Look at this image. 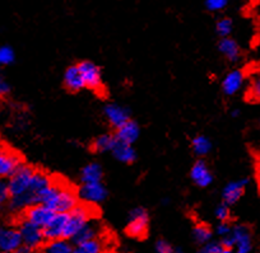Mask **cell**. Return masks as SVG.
I'll use <instances>...</instances> for the list:
<instances>
[{
	"label": "cell",
	"instance_id": "6da1fadb",
	"mask_svg": "<svg viewBox=\"0 0 260 253\" xmlns=\"http://www.w3.org/2000/svg\"><path fill=\"white\" fill-rule=\"evenodd\" d=\"M78 194L68 185L55 181L42 197L41 204L55 212H71L78 206Z\"/></svg>",
	"mask_w": 260,
	"mask_h": 253
},
{
	"label": "cell",
	"instance_id": "7a4b0ae2",
	"mask_svg": "<svg viewBox=\"0 0 260 253\" xmlns=\"http://www.w3.org/2000/svg\"><path fill=\"white\" fill-rule=\"evenodd\" d=\"M94 211L91 205H78L76 209L68 212V222L65 227L64 239L72 240V238L84 227L92 222Z\"/></svg>",
	"mask_w": 260,
	"mask_h": 253
},
{
	"label": "cell",
	"instance_id": "3957f363",
	"mask_svg": "<svg viewBox=\"0 0 260 253\" xmlns=\"http://www.w3.org/2000/svg\"><path fill=\"white\" fill-rule=\"evenodd\" d=\"M35 172H36L35 168L29 167V165L27 164H22L21 167L9 177L7 182H8L11 199L22 196V195H24L28 191L29 185H31L32 178H34Z\"/></svg>",
	"mask_w": 260,
	"mask_h": 253
},
{
	"label": "cell",
	"instance_id": "277c9868",
	"mask_svg": "<svg viewBox=\"0 0 260 253\" xmlns=\"http://www.w3.org/2000/svg\"><path fill=\"white\" fill-rule=\"evenodd\" d=\"M148 225L149 215L147 210L144 207H136L129 214V220H127L126 225L127 235L138 238V239L144 238L148 232Z\"/></svg>",
	"mask_w": 260,
	"mask_h": 253
},
{
	"label": "cell",
	"instance_id": "5b68a950",
	"mask_svg": "<svg viewBox=\"0 0 260 253\" xmlns=\"http://www.w3.org/2000/svg\"><path fill=\"white\" fill-rule=\"evenodd\" d=\"M23 164L18 153L0 144V178H9Z\"/></svg>",
	"mask_w": 260,
	"mask_h": 253
},
{
	"label": "cell",
	"instance_id": "8992f818",
	"mask_svg": "<svg viewBox=\"0 0 260 253\" xmlns=\"http://www.w3.org/2000/svg\"><path fill=\"white\" fill-rule=\"evenodd\" d=\"M18 229L19 233H21L22 244L24 247L31 248L32 250L41 247L45 240H46L44 235V229L37 227V225L32 224V223L27 222V220L23 219V222L19 224Z\"/></svg>",
	"mask_w": 260,
	"mask_h": 253
},
{
	"label": "cell",
	"instance_id": "52a82bcc",
	"mask_svg": "<svg viewBox=\"0 0 260 253\" xmlns=\"http://www.w3.org/2000/svg\"><path fill=\"white\" fill-rule=\"evenodd\" d=\"M22 245L18 228L0 225V253H14Z\"/></svg>",
	"mask_w": 260,
	"mask_h": 253
},
{
	"label": "cell",
	"instance_id": "ba28073f",
	"mask_svg": "<svg viewBox=\"0 0 260 253\" xmlns=\"http://www.w3.org/2000/svg\"><path fill=\"white\" fill-rule=\"evenodd\" d=\"M81 70L82 78H83L86 88L92 91H100L104 86L102 83V73L101 69L92 61H82L78 64Z\"/></svg>",
	"mask_w": 260,
	"mask_h": 253
},
{
	"label": "cell",
	"instance_id": "9c48e42d",
	"mask_svg": "<svg viewBox=\"0 0 260 253\" xmlns=\"http://www.w3.org/2000/svg\"><path fill=\"white\" fill-rule=\"evenodd\" d=\"M78 197L87 205H97L107 197V190L102 182L82 185L78 190Z\"/></svg>",
	"mask_w": 260,
	"mask_h": 253
},
{
	"label": "cell",
	"instance_id": "30bf717a",
	"mask_svg": "<svg viewBox=\"0 0 260 253\" xmlns=\"http://www.w3.org/2000/svg\"><path fill=\"white\" fill-rule=\"evenodd\" d=\"M55 214H56V212L52 211L51 209H49V207L45 206V205L37 204L24 210V220H27V222L32 223V224L37 225V227L44 229V228L51 222V219L55 216Z\"/></svg>",
	"mask_w": 260,
	"mask_h": 253
},
{
	"label": "cell",
	"instance_id": "8fae6325",
	"mask_svg": "<svg viewBox=\"0 0 260 253\" xmlns=\"http://www.w3.org/2000/svg\"><path fill=\"white\" fill-rule=\"evenodd\" d=\"M67 222H68V212H56L51 222L44 228L45 239L49 242V240L64 238Z\"/></svg>",
	"mask_w": 260,
	"mask_h": 253
},
{
	"label": "cell",
	"instance_id": "7c38bea8",
	"mask_svg": "<svg viewBox=\"0 0 260 253\" xmlns=\"http://www.w3.org/2000/svg\"><path fill=\"white\" fill-rule=\"evenodd\" d=\"M190 178L198 187L206 189V187H208L213 182V173H212L208 164L203 159H199L191 167Z\"/></svg>",
	"mask_w": 260,
	"mask_h": 253
},
{
	"label": "cell",
	"instance_id": "4fadbf2b",
	"mask_svg": "<svg viewBox=\"0 0 260 253\" xmlns=\"http://www.w3.org/2000/svg\"><path fill=\"white\" fill-rule=\"evenodd\" d=\"M247 184H249L247 178H240L236 181L229 182L222 191V200H223L224 204L229 205V206L236 204L244 195Z\"/></svg>",
	"mask_w": 260,
	"mask_h": 253
},
{
	"label": "cell",
	"instance_id": "5bb4252c",
	"mask_svg": "<svg viewBox=\"0 0 260 253\" xmlns=\"http://www.w3.org/2000/svg\"><path fill=\"white\" fill-rule=\"evenodd\" d=\"M235 243V252L236 253H250L252 249L251 233L245 225H236L232 228L231 233Z\"/></svg>",
	"mask_w": 260,
	"mask_h": 253
},
{
	"label": "cell",
	"instance_id": "9a60e30c",
	"mask_svg": "<svg viewBox=\"0 0 260 253\" xmlns=\"http://www.w3.org/2000/svg\"><path fill=\"white\" fill-rule=\"evenodd\" d=\"M104 115L107 121H109V124L115 129H117V127H120L122 124L130 120L129 110L116 103L107 104L104 109Z\"/></svg>",
	"mask_w": 260,
	"mask_h": 253
},
{
	"label": "cell",
	"instance_id": "2e32d148",
	"mask_svg": "<svg viewBox=\"0 0 260 253\" xmlns=\"http://www.w3.org/2000/svg\"><path fill=\"white\" fill-rule=\"evenodd\" d=\"M115 136H116L117 141L125 142V144L133 145L134 142L138 140L139 135H141V127L136 121L130 119L121 126L115 129Z\"/></svg>",
	"mask_w": 260,
	"mask_h": 253
},
{
	"label": "cell",
	"instance_id": "e0dca14e",
	"mask_svg": "<svg viewBox=\"0 0 260 253\" xmlns=\"http://www.w3.org/2000/svg\"><path fill=\"white\" fill-rule=\"evenodd\" d=\"M245 83V75L241 70H232L227 73L222 80V91L226 96H235L237 92L241 91Z\"/></svg>",
	"mask_w": 260,
	"mask_h": 253
},
{
	"label": "cell",
	"instance_id": "ac0fdd59",
	"mask_svg": "<svg viewBox=\"0 0 260 253\" xmlns=\"http://www.w3.org/2000/svg\"><path fill=\"white\" fill-rule=\"evenodd\" d=\"M64 84L71 92H79L86 88L78 65H72L65 70Z\"/></svg>",
	"mask_w": 260,
	"mask_h": 253
},
{
	"label": "cell",
	"instance_id": "d6986e66",
	"mask_svg": "<svg viewBox=\"0 0 260 253\" xmlns=\"http://www.w3.org/2000/svg\"><path fill=\"white\" fill-rule=\"evenodd\" d=\"M112 157L124 164H132L137 159V153L133 145L125 144V142L117 141L111 152Z\"/></svg>",
	"mask_w": 260,
	"mask_h": 253
},
{
	"label": "cell",
	"instance_id": "ffe728a7",
	"mask_svg": "<svg viewBox=\"0 0 260 253\" xmlns=\"http://www.w3.org/2000/svg\"><path fill=\"white\" fill-rule=\"evenodd\" d=\"M102 177H104V171L99 163H89V164L84 165L81 171L82 185L99 184V182H102Z\"/></svg>",
	"mask_w": 260,
	"mask_h": 253
},
{
	"label": "cell",
	"instance_id": "44dd1931",
	"mask_svg": "<svg viewBox=\"0 0 260 253\" xmlns=\"http://www.w3.org/2000/svg\"><path fill=\"white\" fill-rule=\"evenodd\" d=\"M218 50L229 61H237L240 59V47L237 42L231 37H224L218 42Z\"/></svg>",
	"mask_w": 260,
	"mask_h": 253
},
{
	"label": "cell",
	"instance_id": "7402d4cb",
	"mask_svg": "<svg viewBox=\"0 0 260 253\" xmlns=\"http://www.w3.org/2000/svg\"><path fill=\"white\" fill-rule=\"evenodd\" d=\"M117 139L115 135L111 134H104L100 135L94 141L92 142V150L96 153H107L112 152L114 147L116 145Z\"/></svg>",
	"mask_w": 260,
	"mask_h": 253
},
{
	"label": "cell",
	"instance_id": "603a6c76",
	"mask_svg": "<svg viewBox=\"0 0 260 253\" xmlns=\"http://www.w3.org/2000/svg\"><path fill=\"white\" fill-rule=\"evenodd\" d=\"M73 243L68 239H55L49 240L44 245V252L42 253H73Z\"/></svg>",
	"mask_w": 260,
	"mask_h": 253
},
{
	"label": "cell",
	"instance_id": "cb8c5ba5",
	"mask_svg": "<svg viewBox=\"0 0 260 253\" xmlns=\"http://www.w3.org/2000/svg\"><path fill=\"white\" fill-rule=\"evenodd\" d=\"M97 233H99V230H97V225L94 224L93 222H89L88 224L84 225V227L82 228V229L79 230L73 238H72L71 242L73 243V245H77V244H81V243L88 242V240L96 239Z\"/></svg>",
	"mask_w": 260,
	"mask_h": 253
},
{
	"label": "cell",
	"instance_id": "d4e9b609",
	"mask_svg": "<svg viewBox=\"0 0 260 253\" xmlns=\"http://www.w3.org/2000/svg\"><path fill=\"white\" fill-rule=\"evenodd\" d=\"M192 152L198 157H206L212 152V141L204 135H197L191 140Z\"/></svg>",
	"mask_w": 260,
	"mask_h": 253
},
{
	"label": "cell",
	"instance_id": "484cf974",
	"mask_svg": "<svg viewBox=\"0 0 260 253\" xmlns=\"http://www.w3.org/2000/svg\"><path fill=\"white\" fill-rule=\"evenodd\" d=\"M192 237H194L195 242L199 244L206 245L207 243L212 242V237H213V232L211 228L206 224H198L195 225L192 229Z\"/></svg>",
	"mask_w": 260,
	"mask_h": 253
},
{
	"label": "cell",
	"instance_id": "4316f807",
	"mask_svg": "<svg viewBox=\"0 0 260 253\" xmlns=\"http://www.w3.org/2000/svg\"><path fill=\"white\" fill-rule=\"evenodd\" d=\"M73 253H102L101 240L96 238V239L74 245Z\"/></svg>",
	"mask_w": 260,
	"mask_h": 253
},
{
	"label": "cell",
	"instance_id": "83f0119b",
	"mask_svg": "<svg viewBox=\"0 0 260 253\" xmlns=\"http://www.w3.org/2000/svg\"><path fill=\"white\" fill-rule=\"evenodd\" d=\"M232 29H234V23H232V19L221 18L216 22V33L218 34L221 39L230 37Z\"/></svg>",
	"mask_w": 260,
	"mask_h": 253
},
{
	"label": "cell",
	"instance_id": "f1b7e54d",
	"mask_svg": "<svg viewBox=\"0 0 260 253\" xmlns=\"http://www.w3.org/2000/svg\"><path fill=\"white\" fill-rule=\"evenodd\" d=\"M16 59V54L14 50L11 46H0V67L2 66H8Z\"/></svg>",
	"mask_w": 260,
	"mask_h": 253
},
{
	"label": "cell",
	"instance_id": "f546056e",
	"mask_svg": "<svg viewBox=\"0 0 260 253\" xmlns=\"http://www.w3.org/2000/svg\"><path fill=\"white\" fill-rule=\"evenodd\" d=\"M229 205H226L224 202H222L221 205L214 209V216L216 219L218 220L219 223H223V222H229L230 218H231V210H230Z\"/></svg>",
	"mask_w": 260,
	"mask_h": 253
},
{
	"label": "cell",
	"instance_id": "4dcf8cb0",
	"mask_svg": "<svg viewBox=\"0 0 260 253\" xmlns=\"http://www.w3.org/2000/svg\"><path fill=\"white\" fill-rule=\"evenodd\" d=\"M204 6L209 12H221L229 6V0H206Z\"/></svg>",
	"mask_w": 260,
	"mask_h": 253
},
{
	"label": "cell",
	"instance_id": "1f68e13d",
	"mask_svg": "<svg viewBox=\"0 0 260 253\" xmlns=\"http://www.w3.org/2000/svg\"><path fill=\"white\" fill-rule=\"evenodd\" d=\"M156 252L157 253H181L180 248H175L174 245L170 244L166 240L161 239L156 243Z\"/></svg>",
	"mask_w": 260,
	"mask_h": 253
},
{
	"label": "cell",
	"instance_id": "d6a6232c",
	"mask_svg": "<svg viewBox=\"0 0 260 253\" xmlns=\"http://www.w3.org/2000/svg\"><path fill=\"white\" fill-rule=\"evenodd\" d=\"M9 199H11V195H9L8 182L0 178V207L9 204Z\"/></svg>",
	"mask_w": 260,
	"mask_h": 253
},
{
	"label": "cell",
	"instance_id": "836d02e7",
	"mask_svg": "<svg viewBox=\"0 0 260 253\" xmlns=\"http://www.w3.org/2000/svg\"><path fill=\"white\" fill-rule=\"evenodd\" d=\"M232 228L231 224H229V222H223V223H219L218 225L216 227V234L219 235V238H224V237H229L231 235L232 233Z\"/></svg>",
	"mask_w": 260,
	"mask_h": 253
},
{
	"label": "cell",
	"instance_id": "e575fe53",
	"mask_svg": "<svg viewBox=\"0 0 260 253\" xmlns=\"http://www.w3.org/2000/svg\"><path fill=\"white\" fill-rule=\"evenodd\" d=\"M250 94L254 99L260 101V75L255 78L251 83V88H250Z\"/></svg>",
	"mask_w": 260,
	"mask_h": 253
},
{
	"label": "cell",
	"instance_id": "d590c367",
	"mask_svg": "<svg viewBox=\"0 0 260 253\" xmlns=\"http://www.w3.org/2000/svg\"><path fill=\"white\" fill-rule=\"evenodd\" d=\"M9 92H11L9 83L7 82L6 78H4L3 75L0 74V98H2V97H6Z\"/></svg>",
	"mask_w": 260,
	"mask_h": 253
},
{
	"label": "cell",
	"instance_id": "8d00e7d4",
	"mask_svg": "<svg viewBox=\"0 0 260 253\" xmlns=\"http://www.w3.org/2000/svg\"><path fill=\"white\" fill-rule=\"evenodd\" d=\"M14 253H32V249H31V248L22 245V247L18 248V249H17Z\"/></svg>",
	"mask_w": 260,
	"mask_h": 253
},
{
	"label": "cell",
	"instance_id": "74e56055",
	"mask_svg": "<svg viewBox=\"0 0 260 253\" xmlns=\"http://www.w3.org/2000/svg\"><path fill=\"white\" fill-rule=\"evenodd\" d=\"M218 253H235V249H231V248H224L222 247L221 250Z\"/></svg>",
	"mask_w": 260,
	"mask_h": 253
},
{
	"label": "cell",
	"instance_id": "f35d334b",
	"mask_svg": "<svg viewBox=\"0 0 260 253\" xmlns=\"http://www.w3.org/2000/svg\"><path fill=\"white\" fill-rule=\"evenodd\" d=\"M231 116L232 117H237V116H240V110H232L231 111Z\"/></svg>",
	"mask_w": 260,
	"mask_h": 253
},
{
	"label": "cell",
	"instance_id": "ab89813d",
	"mask_svg": "<svg viewBox=\"0 0 260 253\" xmlns=\"http://www.w3.org/2000/svg\"><path fill=\"white\" fill-rule=\"evenodd\" d=\"M201 253H211V252H208V250H207L206 248H203V249L201 250Z\"/></svg>",
	"mask_w": 260,
	"mask_h": 253
}]
</instances>
